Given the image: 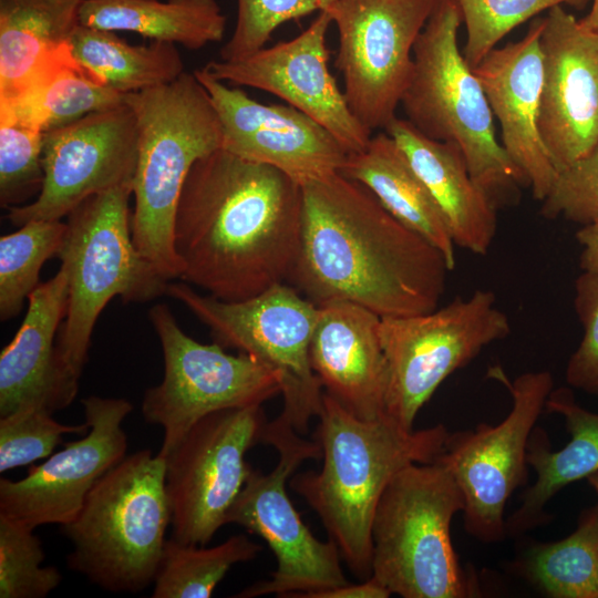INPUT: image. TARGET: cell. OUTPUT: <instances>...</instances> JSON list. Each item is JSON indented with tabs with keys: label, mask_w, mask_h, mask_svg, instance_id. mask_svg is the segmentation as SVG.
Wrapping results in <instances>:
<instances>
[{
	"label": "cell",
	"mask_w": 598,
	"mask_h": 598,
	"mask_svg": "<svg viewBox=\"0 0 598 598\" xmlns=\"http://www.w3.org/2000/svg\"><path fill=\"white\" fill-rule=\"evenodd\" d=\"M298 255L287 283L316 305L344 300L381 318L439 308L443 254L340 172L301 185Z\"/></svg>",
	"instance_id": "1"
},
{
	"label": "cell",
	"mask_w": 598,
	"mask_h": 598,
	"mask_svg": "<svg viewBox=\"0 0 598 598\" xmlns=\"http://www.w3.org/2000/svg\"><path fill=\"white\" fill-rule=\"evenodd\" d=\"M301 185L223 147L199 158L174 228L179 279L224 301L287 282L300 245Z\"/></svg>",
	"instance_id": "2"
},
{
	"label": "cell",
	"mask_w": 598,
	"mask_h": 598,
	"mask_svg": "<svg viewBox=\"0 0 598 598\" xmlns=\"http://www.w3.org/2000/svg\"><path fill=\"white\" fill-rule=\"evenodd\" d=\"M318 417L322 466L293 475L289 485L317 513L349 569L365 580L372 571V520L384 489L405 466L434 462L448 432L443 424L406 430L386 413L362 420L326 392Z\"/></svg>",
	"instance_id": "3"
},
{
	"label": "cell",
	"mask_w": 598,
	"mask_h": 598,
	"mask_svg": "<svg viewBox=\"0 0 598 598\" xmlns=\"http://www.w3.org/2000/svg\"><path fill=\"white\" fill-rule=\"evenodd\" d=\"M137 126L131 230L135 247L167 280L179 279L174 228L185 181L202 157L223 147L219 116L195 73L126 93Z\"/></svg>",
	"instance_id": "4"
},
{
	"label": "cell",
	"mask_w": 598,
	"mask_h": 598,
	"mask_svg": "<svg viewBox=\"0 0 598 598\" xmlns=\"http://www.w3.org/2000/svg\"><path fill=\"white\" fill-rule=\"evenodd\" d=\"M133 188L92 195L66 216L56 257L68 274L69 296L56 338V364L66 408L76 398L100 313L115 297L146 302L166 295L169 282L137 250L128 200Z\"/></svg>",
	"instance_id": "5"
},
{
	"label": "cell",
	"mask_w": 598,
	"mask_h": 598,
	"mask_svg": "<svg viewBox=\"0 0 598 598\" xmlns=\"http://www.w3.org/2000/svg\"><path fill=\"white\" fill-rule=\"evenodd\" d=\"M457 0H437L413 48V70L400 105L420 133L456 144L474 182L498 210L528 184L497 141L483 86L457 44Z\"/></svg>",
	"instance_id": "6"
},
{
	"label": "cell",
	"mask_w": 598,
	"mask_h": 598,
	"mask_svg": "<svg viewBox=\"0 0 598 598\" xmlns=\"http://www.w3.org/2000/svg\"><path fill=\"white\" fill-rule=\"evenodd\" d=\"M166 462L140 450L93 486L74 519L61 525L72 550L66 564L112 592H140L154 582L171 524Z\"/></svg>",
	"instance_id": "7"
},
{
	"label": "cell",
	"mask_w": 598,
	"mask_h": 598,
	"mask_svg": "<svg viewBox=\"0 0 598 598\" xmlns=\"http://www.w3.org/2000/svg\"><path fill=\"white\" fill-rule=\"evenodd\" d=\"M464 496L441 463H413L384 489L372 520L371 577L403 598H465L478 585L461 566L451 537Z\"/></svg>",
	"instance_id": "8"
},
{
	"label": "cell",
	"mask_w": 598,
	"mask_h": 598,
	"mask_svg": "<svg viewBox=\"0 0 598 598\" xmlns=\"http://www.w3.org/2000/svg\"><path fill=\"white\" fill-rule=\"evenodd\" d=\"M166 295L207 326L216 343L275 370L283 396L280 416L298 433L307 432L310 420L320 413L323 395L309 359L318 305L287 282L239 301L200 295L184 281H169Z\"/></svg>",
	"instance_id": "9"
},
{
	"label": "cell",
	"mask_w": 598,
	"mask_h": 598,
	"mask_svg": "<svg viewBox=\"0 0 598 598\" xmlns=\"http://www.w3.org/2000/svg\"><path fill=\"white\" fill-rule=\"evenodd\" d=\"M262 443L276 448L278 462L269 473L252 468L227 513L226 524H237L261 537L272 550L277 568L269 580L252 584L236 597L306 598L348 584L337 545L331 539L321 542L311 533L286 489L288 478L305 461L322 457L319 443L302 437L280 415L267 422Z\"/></svg>",
	"instance_id": "10"
},
{
	"label": "cell",
	"mask_w": 598,
	"mask_h": 598,
	"mask_svg": "<svg viewBox=\"0 0 598 598\" xmlns=\"http://www.w3.org/2000/svg\"><path fill=\"white\" fill-rule=\"evenodd\" d=\"M150 321L159 339L164 375L145 390L144 420L162 427L158 454L166 457L187 431L204 416L225 409L262 405L281 393L275 370L239 352L200 343L186 334L166 303L148 310Z\"/></svg>",
	"instance_id": "11"
},
{
	"label": "cell",
	"mask_w": 598,
	"mask_h": 598,
	"mask_svg": "<svg viewBox=\"0 0 598 598\" xmlns=\"http://www.w3.org/2000/svg\"><path fill=\"white\" fill-rule=\"evenodd\" d=\"M509 333L507 315L496 306L494 292L485 289L427 313L381 318L388 363L385 413L413 430L419 411L439 385Z\"/></svg>",
	"instance_id": "12"
},
{
	"label": "cell",
	"mask_w": 598,
	"mask_h": 598,
	"mask_svg": "<svg viewBox=\"0 0 598 598\" xmlns=\"http://www.w3.org/2000/svg\"><path fill=\"white\" fill-rule=\"evenodd\" d=\"M488 375L511 394L512 408L496 425L480 423L474 430L448 433L435 460L453 475L464 496V527L483 543L506 537L504 512L516 488L527 482V444L553 391L547 370L525 372L513 381L499 367Z\"/></svg>",
	"instance_id": "13"
},
{
	"label": "cell",
	"mask_w": 598,
	"mask_h": 598,
	"mask_svg": "<svg viewBox=\"0 0 598 598\" xmlns=\"http://www.w3.org/2000/svg\"><path fill=\"white\" fill-rule=\"evenodd\" d=\"M267 420L261 405L225 409L197 421L165 457L172 537L206 546L252 467L247 452L262 443Z\"/></svg>",
	"instance_id": "14"
},
{
	"label": "cell",
	"mask_w": 598,
	"mask_h": 598,
	"mask_svg": "<svg viewBox=\"0 0 598 598\" xmlns=\"http://www.w3.org/2000/svg\"><path fill=\"white\" fill-rule=\"evenodd\" d=\"M437 0H337L329 12L336 66L357 120L371 133L396 116L413 70V48Z\"/></svg>",
	"instance_id": "15"
},
{
	"label": "cell",
	"mask_w": 598,
	"mask_h": 598,
	"mask_svg": "<svg viewBox=\"0 0 598 598\" xmlns=\"http://www.w3.org/2000/svg\"><path fill=\"white\" fill-rule=\"evenodd\" d=\"M137 126L125 103L86 115L43 135L40 194L9 209L16 227L32 220H61L87 197L115 187L133 188Z\"/></svg>",
	"instance_id": "16"
},
{
	"label": "cell",
	"mask_w": 598,
	"mask_h": 598,
	"mask_svg": "<svg viewBox=\"0 0 598 598\" xmlns=\"http://www.w3.org/2000/svg\"><path fill=\"white\" fill-rule=\"evenodd\" d=\"M81 402L89 432L32 466L25 477L1 478V516L31 529L68 524L80 513L97 481L127 455L122 424L133 404L123 398L97 395Z\"/></svg>",
	"instance_id": "17"
},
{
	"label": "cell",
	"mask_w": 598,
	"mask_h": 598,
	"mask_svg": "<svg viewBox=\"0 0 598 598\" xmlns=\"http://www.w3.org/2000/svg\"><path fill=\"white\" fill-rule=\"evenodd\" d=\"M332 17L318 12L296 38L234 61H210L215 79L269 92L326 127L349 154L362 151L372 133L353 115L329 70L327 33Z\"/></svg>",
	"instance_id": "18"
},
{
	"label": "cell",
	"mask_w": 598,
	"mask_h": 598,
	"mask_svg": "<svg viewBox=\"0 0 598 598\" xmlns=\"http://www.w3.org/2000/svg\"><path fill=\"white\" fill-rule=\"evenodd\" d=\"M539 41L543 89L538 126L559 172L598 142V30L556 6L544 18Z\"/></svg>",
	"instance_id": "19"
},
{
	"label": "cell",
	"mask_w": 598,
	"mask_h": 598,
	"mask_svg": "<svg viewBox=\"0 0 598 598\" xmlns=\"http://www.w3.org/2000/svg\"><path fill=\"white\" fill-rule=\"evenodd\" d=\"M219 116L223 148L272 166L299 185L340 172L349 156L321 124L291 105L262 104L204 69L194 71Z\"/></svg>",
	"instance_id": "20"
},
{
	"label": "cell",
	"mask_w": 598,
	"mask_h": 598,
	"mask_svg": "<svg viewBox=\"0 0 598 598\" xmlns=\"http://www.w3.org/2000/svg\"><path fill=\"white\" fill-rule=\"evenodd\" d=\"M543 29L544 18L535 20L520 40L494 48L473 69L499 123L503 148L539 202L548 194L557 174L538 126Z\"/></svg>",
	"instance_id": "21"
},
{
	"label": "cell",
	"mask_w": 598,
	"mask_h": 598,
	"mask_svg": "<svg viewBox=\"0 0 598 598\" xmlns=\"http://www.w3.org/2000/svg\"><path fill=\"white\" fill-rule=\"evenodd\" d=\"M318 307L309 359L326 393L359 419L384 415L388 363L380 340L381 317L344 300Z\"/></svg>",
	"instance_id": "22"
},
{
	"label": "cell",
	"mask_w": 598,
	"mask_h": 598,
	"mask_svg": "<svg viewBox=\"0 0 598 598\" xmlns=\"http://www.w3.org/2000/svg\"><path fill=\"white\" fill-rule=\"evenodd\" d=\"M69 296L63 267L28 298L23 321L0 354V417L27 408H66L56 364V338Z\"/></svg>",
	"instance_id": "23"
},
{
	"label": "cell",
	"mask_w": 598,
	"mask_h": 598,
	"mask_svg": "<svg viewBox=\"0 0 598 598\" xmlns=\"http://www.w3.org/2000/svg\"><path fill=\"white\" fill-rule=\"evenodd\" d=\"M422 179L455 245L486 255L497 229V209L471 177L461 148L431 140L408 120L394 117L385 127Z\"/></svg>",
	"instance_id": "24"
},
{
	"label": "cell",
	"mask_w": 598,
	"mask_h": 598,
	"mask_svg": "<svg viewBox=\"0 0 598 598\" xmlns=\"http://www.w3.org/2000/svg\"><path fill=\"white\" fill-rule=\"evenodd\" d=\"M83 0H0V110L72 53Z\"/></svg>",
	"instance_id": "25"
},
{
	"label": "cell",
	"mask_w": 598,
	"mask_h": 598,
	"mask_svg": "<svg viewBox=\"0 0 598 598\" xmlns=\"http://www.w3.org/2000/svg\"><path fill=\"white\" fill-rule=\"evenodd\" d=\"M545 409L565 421L570 440L553 451L546 431L535 426L527 444L526 461L536 478L522 498L518 508L505 519L506 536H517L548 519L545 505L570 483L598 472V413L578 404L568 388L553 389Z\"/></svg>",
	"instance_id": "26"
},
{
	"label": "cell",
	"mask_w": 598,
	"mask_h": 598,
	"mask_svg": "<svg viewBox=\"0 0 598 598\" xmlns=\"http://www.w3.org/2000/svg\"><path fill=\"white\" fill-rule=\"evenodd\" d=\"M341 174L365 186L406 227L435 246L451 271L455 267L454 241L426 186L409 159L385 132L349 154Z\"/></svg>",
	"instance_id": "27"
},
{
	"label": "cell",
	"mask_w": 598,
	"mask_h": 598,
	"mask_svg": "<svg viewBox=\"0 0 598 598\" xmlns=\"http://www.w3.org/2000/svg\"><path fill=\"white\" fill-rule=\"evenodd\" d=\"M80 24L128 31L199 50L221 41L226 17L216 0H83Z\"/></svg>",
	"instance_id": "28"
},
{
	"label": "cell",
	"mask_w": 598,
	"mask_h": 598,
	"mask_svg": "<svg viewBox=\"0 0 598 598\" xmlns=\"http://www.w3.org/2000/svg\"><path fill=\"white\" fill-rule=\"evenodd\" d=\"M71 47L83 66L124 94L171 83L185 72L176 45L168 42L132 45L113 31L79 24Z\"/></svg>",
	"instance_id": "29"
},
{
	"label": "cell",
	"mask_w": 598,
	"mask_h": 598,
	"mask_svg": "<svg viewBox=\"0 0 598 598\" xmlns=\"http://www.w3.org/2000/svg\"><path fill=\"white\" fill-rule=\"evenodd\" d=\"M125 95L101 81L72 54L40 79L0 120L13 118L43 133L125 103Z\"/></svg>",
	"instance_id": "30"
},
{
	"label": "cell",
	"mask_w": 598,
	"mask_h": 598,
	"mask_svg": "<svg viewBox=\"0 0 598 598\" xmlns=\"http://www.w3.org/2000/svg\"><path fill=\"white\" fill-rule=\"evenodd\" d=\"M517 568L548 597L598 598V503L569 536L529 546Z\"/></svg>",
	"instance_id": "31"
},
{
	"label": "cell",
	"mask_w": 598,
	"mask_h": 598,
	"mask_svg": "<svg viewBox=\"0 0 598 598\" xmlns=\"http://www.w3.org/2000/svg\"><path fill=\"white\" fill-rule=\"evenodd\" d=\"M261 546L234 535L214 547L166 539L154 579L153 598H208L236 564L252 560Z\"/></svg>",
	"instance_id": "32"
},
{
	"label": "cell",
	"mask_w": 598,
	"mask_h": 598,
	"mask_svg": "<svg viewBox=\"0 0 598 598\" xmlns=\"http://www.w3.org/2000/svg\"><path fill=\"white\" fill-rule=\"evenodd\" d=\"M66 231L61 220H32L0 238V319L17 317L39 286L44 262L58 256Z\"/></svg>",
	"instance_id": "33"
},
{
	"label": "cell",
	"mask_w": 598,
	"mask_h": 598,
	"mask_svg": "<svg viewBox=\"0 0 598 598\" xmlns=\"http://www.w3.org/2000/svg\"><path fill=\"white\" fill-rule=\"evenodd\" d=\"M42 543L33 529L0 515V597L43 598L62 581L53 566L43 567Z\"/></svg>",
	"instance_id": "34"
},
{
	"label": "cell",
	"mask_w": 598,
	"mask_h": 598,
	"mask_svg": "<svg viewBox=\"0 0 598 598\" xmlns=\"http://www.w3.org/2000/svg\"><path fill=\"white\" fill-rule=\"evenodd\" d=\"M44 133L13 118L0 120V204L10 209L28 204L43 185Z\"/></svg>",
	"instance_id": "35"
},
{
	"label": "cell",
	"mask_w": 598,
	"mask_h": 598,
	"mask_svg": "<svg viewBox=\"0 0 598 598\" xmlns=\"http://www.w3.org/2000/svg\"><path fill=\"white\" fill-rule=\"evenodd\" d=\"M588 0H457L466 28L463 56L474 69L514 28L556 6Z\"/></svg>",
	"instance_id": "36"
},
{
	"label": "cell",
	"mask_w": 598,
	"mask_h": 598,
	"mask_svg": "<svg viewBox=\"0 0 598 598\" xmlns=\"http://www.w3.org/2000/svg\"><path fill=\"white\" fill-rule=\"evenodd\" d=\"M89 424H63L42 408H27L0 417V472L50 456L64 434H86Z\"/></svg>",
	"instance_id": "37"
},
{
	"label": "cell",
	"mask_w": 598,
	"mask_h": 598,
	"mask_svg": "<svg viewBox=\"0 0 598 598\" xmlns=\"http://www.w3.org/2000/svg\"><path fill=\"white\" fill-rule=\"evenodd\" d=\"M337 0H237L235 29L220 50V60L246 58L265 48L275 30L312 12H330Z\"/></svg>",
	"instance_id": "38"
},
{
	"label": "cell",
	"mask_w": 598,
	"mask_h": 598,
	"mask_svg": "<svg viewBox=\"0 0 598 598\" xmlns=\"http://www.w3.org/2000/svg\"><path fill=\"white\" fill-rule=\"evenodd\" d=\"M539 213L546 219L563 217L582 226L598 220V142L557 172Z\"/></svg>",
	"instance_id": "39"
},
{
	"label": "cell",
	"mask_w": 598,
	"mask_h": 598,
	"mask_svg": "<svg viewBox=\"0 0 598 598\" xmlns=\"http://www.w3.org/2000/svg\"><path fill=\"white\" fill-rule=\"evenodd\" d=\"M574 306L582 338L568 360L565 378L570 386L598 396V272L578 276Z\"/></svg>",
	"instance_id": "40"
},
{
	"label": "cell",
	"mask_w": 598,
	"mask_h": 598,
	"mask_svg": "<svg viewBox=\"0 0 598 598\" xmlns=\"http://www.w3.org/2000/svg\"><path fill=\"white\" fill-rule=\"evenodd\" d=\"M391 592L373 577L308 595L306 598H388Z\"/></svg>",
	"instance_id": "41"
},
{
	"label": "cell",
	"mask_w": 598,
	"mask_h": 598,
	"mask_svg": "<svg viewBox=\"0 0 598 598\" xmlns=\"http://www.w3.org/2000/svg\"><path fill=\"white\" fill-rule=\"evenodd\" d=\"M576 239L582 247L579 256L580 269L598 272V220L584 225L576 233Z\"/></svg>",
	"instance_id": "42"
},
{
	"label": "cell",
	"mask_w": 598,
	"mask_h": 598,
	"mask_svg": "<svg viewBox=\"0 0 598 598\" xmlns=\"http://www.w3.org/2000/svg\"><path fill=\"white\" fill-rule=\"evenodd\" d=\"M585 20L587 23L598 30V0L592 3L591 10Z\"/></svg>",
	"instance_id": "43"
},
{
	"label": "cell",
	"mask_w": 598,
	"mask_h": 598,
	"mask_svg": "<svg viewBox=\"0 0 598 598\" xmlns=\"http://www.w3.org/2000/svg\"><path fill=\"white\" fill-rule=\"evenodd\" d=\"M588 483L598 496V472L591 474L588 478Z\"/></svg>",
	"instance_id": "44"
},
{
	"label": "cell",
	"mask_w": 598,
	"mask_h": 598,
	"mask_svg": "<svg viewBox=\"0 0 598 598\" xmlns=\"http://www.w3.org/2000/svg\"><path fill=\"white\" fill-rule=\"evenodd\" d=\"M597 0H592V3H595Z\"/></svg>",
	"instance_id": "45"
}]
</instances>
